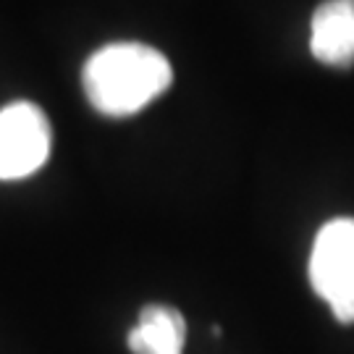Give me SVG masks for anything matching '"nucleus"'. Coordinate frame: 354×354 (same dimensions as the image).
I'll return each mask as SVG.
<instances>
[{"label":"nucleus","mask_w":354,"mask_h":354,"mask_svg":"<svg viewBox=\"0 0 354 354\" xmlns=\"http://www.w3.org/2000/svg\"><path fill=\"white\" fill-rule=\"evenodd\" d=\"M310 50L315 61L333 68L354 64V0H326L313 13Z\"/></svg>","instance_id":"obj_4"},{"label":"nucleus","mask_w":354,"mask_h":354,"mask_svg":"<svg viewBox=\"0 0 354 354\" xmlns=\"http://www.w3.org/2000/svg\"><path fill=\"white\" fill-rule=\"evenodd\" d=\"M174 82V68L160 50L142 42H113L95 50L84 64L82 84L89 105L102 115L140 113Z\"/></svg>","instance_id":"obj_1"},{"label":"nucleus","mask_w":354,"mask_h":354,"mask_svg":"<svg viewBox=\"0 0 354 354\" xmlns=\"http://www.w3.org/2000/svg\"><path fill=\"white\" fill-rule=\"evenodd\" d=\"M310 283L333 317L354 323V218H333L317 231L310 252Z\"/></svg>","instance_id":"obj_2"},{"label":"nucleus","mask_w":354,"mask_h":354,"mask_svg":"<svg viewBox=\"0 0 354 354\" xmlns=\"http://www.w3.org/2000/svg\"><path fill=\"white\" fill-rule=\"evenodd\" d=\"M127 342L131 354H181L187 320L174 307L147 304L140 313V323L129 330Z\"/></svg>","instance_id":"obj_5"},{"label":"nucleus","mask_w":354,"mask_h":354,"mask_svg":"<svg viewBox=\"0 0 354 354\" xmlns=\"http://www.w3.org/2000/svg\"><path fill=\"white\" fill-rule=\"evenodd\" d=\"M50 121L35 102H11L0 111V181L32 176L50 155Z\"/></svg>","instance_id":"obj_3"}]
</instances>
